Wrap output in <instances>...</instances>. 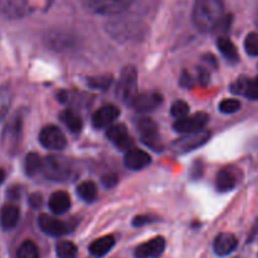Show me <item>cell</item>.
<instances>
[{
    "label": "cell",
    "mask_w": 258,
    "mask_h": 258,
    "mask_svg": "<svg viewBox=\"0 0 258 258\" xmlns=\"http://www.w3.org/2000/svg\"><path fill=\"white\" fill-rule=\"evenodd\" d=\"M42 165H43V160L40 159V156L38 155V154L30 153L25 156L24 169H25V173H27L29 176H33L37 173H40V170H42Z\"/></svg>",
    "instance_id": "obj_23"
},
{
    "label": "cell",
    "mask_w": 258,
    "mask_h": 258,
    "mask_svg": "<svg viewBox=\"0 0 258 258\" xmlns=\"http://www.w3.org/2000/svg\"><path fill=\"white\" fill-rule=\"evenodd\" d=\"M209 121V116L204 112H197L191 116H185V117L178 118L174 122V131L179 134H188L194 133V131L203 130Z\"/></svg>",
    "instance_id": "obj_8"
},
{
    "label": "cell",
    "mask_w": 258,
    "mask_h": 258,
    "mask_svg": "<svg viewBox=\"0 0 258 258\" xmlns=\"http://www.w3.org/2000/svg\"><path fill=\"white\" fill-rule=\"evenodd\" d=\"M239 108H241V102L238 100H234V98H226L219 103V111L227 113V115L237 112Z\"/></svg>",
    "instance_id": "obj_30"
},
{
    "label": "cell",
    "mask_w": 258,
    "mask_h": 258,
    "mask_svg": "<svg viewBox=\"0 0 258 258\" xmlns=\"http://www.w3.org/2000/svg\"><path fill=\"white\" fill-rule=\"evenodd\" d=\"M165 247L164 237H155L135 249V258H159L165 251Z\"/></svg>",
    "instance_id": "obj_12"
},
{
    "label": "cell",
    "mask_w": 258,
    "mask_h": 258,
    "mask_svg": "<svg viewBox=\"0 0 258 258\" xmlns=\"http://www.w3.org/2000/svg\"><path fill=\"white\" fill-rule=\"evenodd\" d=\"M87 85L93 90H106L111 85V77H93L87 81Z\"/></svg>",
    "instance_id": "obj_31"
},
{
    "label": "cell",
    "mask_w": 258,
    "mask_h": 258,
    "mask_svg": "<svg viewBox=\"0 0 258 258\" xmlns=\"http://www.w3.org/2000/svg\"><path fill=\"white\" fill-rule=\"evenodd\" d=\"M60 120H62V122L64 123L66 127H67L71 133L77 134L82 130V126H83L82 118H81V116L78 115L76 111L73 110L63 111V112L60 113Z\"/></svg>",
    "instance_id": "obj_20"
},
{
    "label": "cell",
    "mask_w": 258,
    "mask_h": 258,
    "mask_svg": "<svg viewBox=\"0 0 258 258\" xmlns=\"http://www.w3.org/2000/svg\"><path fill=\"white\" fill-rule=\"evenodd\" d=\"M247 83H248V78L247 77H239L236 82H233L231 85V91L236 95H244V91H246Z\"/></svg>",
    "instance_id": "obj_33"
},
{
    "label": "cell",
    "mask_w": 258,
    "mask_h": 258,
    "mask_svg": "<svg viewBox=\"0 0 258 258\" xmlns=\"http://www.w3.org/2000/svg\"><path fill=\"white\" fill-rule=\"evenodd\" d=\"M244 49L251 57H258V33H249L244 39Z\"/></svg>",
    "instance_id": "obj_27"
},
{
    "label": "cell",
    "mask_w": 258,
    "mask_h": 258,
    "mask_svg": "<svg viewBox=\"0 0 258 258\" xmlns=\"http://www.w3.org/2000/svg\"><path fill=\"white\" fill-rule=\"evenodd\" d=\"M256 23H257V27H258V15H257V20H256Z\"/></svg>",
    "instance_id": "obj_41"
},
{
    "label": "cell",
    "mask_w": 258,
    "mask_h": 258,
    "mask_svg": "<svg viewBox=\"0 0 258 258\" xmlns=\"http://www.w3.org/2000/svg\"><path fill=\"white\" fill-rule=\"evenodd\" d=\"M217 47H218L219 52L228 60H231V62L238 60V50H237L236 45L233 44V42L229 38L219 37L217 39Z\"/></svg>",
    "instance_id": "obj_21"
},
{
    "label": "cell",
    "mask_w": 258,
    "mask_h": 258,
    "mask_svg": "<svg viewBox=\"0 0 258 258\" xmlns=\"http://www.w3.org/2000/svg\"><path fill=\"white\" fill-rule=\"evenodd\" d=\"M77 194L85 202H93L97 197V186L93 181H83L77 186Z\"/></svg>",
    "instance_id": "obj_22"
},
{
    "label": "cell",
    "mask_w": 258,
    "mask_h": 258,
    "mask_svg": "<svg viewBox=\"0 0 258 258\" xmlns=\"http://www.w3.org/2000/svg\"><path fill=\"white\" fill-rule=\"evenodd\" d=\"M106 136L118 149H122V150H130V149H133L134 140L128 135L126 126L122 125V123L110 125V127L106 131Z\"/></svg>",
    "instance_id": "obj_11"
},
{
    "label": "cell",
    "mask_w": 258,
    "mask_h": 258,
    "mask_svg": "<svg viewBox=\"0 0 258 258\" xmlns=\"http://www.w3.org/2000/svg\"><path fill=\"white\" fill-rule=\"evenodd\" d=\"M244 96L249 100H258V76L253 80H248L246 91H244Z\"/></svg>",
    "instance_id": "obj_32"
},
{
    "label": "cell",
    "mask_w": 258,
    "mask_h": 258,
    "mask_svg": "<svg viewBox=\"0 0 258 258\" xmlns=\"http://www.w3.org/2000/svg\"><path fill=\"white\" fill-rule=\"evenodd\" d=\"M238 246V239L232 233H221L216 237L213 242V249L217 256L226 257L236 251Z\"/></svg>",
    "instance_id": "obj_15"
},
{
    "label": "cell",
    "mask_w": 258,
    "mask_h": 258,
    "mask_svg": "<svg viewBox=\"0 0 258 258\" xmlns=\"http://www.w3.org/2000/svg\"><path fill=\"white\" fill-rule=\"evenodd\" d=\"M241 173L237 168H224L217 174L216 178V188L219 191L224 193V191H229L234 189L241 180Z\"/></svg>",
    "instance_id": "obj_13"
},
{
    "label": "cell",
    "mask_w": 258,
    "mask_h": 258,
    "mask_svg": "<svg viewBox=\"0 0 258 258\" xmlns=\"http://www.w3.org/2000/svg\"><path fill=\"white\" fill-rule=\"evenodd\" d=\"M42 196L40 194H33L29 198V204L33 207V208H39L42 206Z\"/></svg>",
    "instance_id": "obj_38"
},
{
    "label": "cell",
    "mask_w": 258,
    "mask_h": 258,
    "mask_svg": "<svg viewBox=\"0 0 258 258\" xmlns=\"http://www.w3.org/2000/svg\"><path fill=\"white\" fill-rule=\"evenodd\" d=\"M91 12L101 15H113L125 12L133 0H82Z\"/></svg>",
    "instance_id": "obj_5"
},
{
    "label": "cell",
    "mask_w": 258,
    "mask_h": 258,
    "mask_svg": "<svg viewBox=\"0 0 258 258\" xmlns=\"http://www.w3.org/2000/svg\"><path fill=\"white\" fill-rule=\"evenodd\" d=\"M4 179H5V173L2 170V169H0V184L4 181Z\"/></svg>",
    "instance_id": "obj_40"
},
{
    "label": "cell",
    "mask_w": 258,
    "mask_h": 258,
    "mask_svg": "<svg viewBox=\"0 0 258 258\" xmlns=\"http://www.w3.org/2000/svg\"><path fill=\"white\" fill-rule=\"evenodd\" d=\"M257 233H258V222H257L256 227H254V228H253V231H252L251 236H249V238H248V242H251L252 239H253L254 237H256V234H257Z\"/></svg>",
    "instance_id": "obj_39"
},
{
    "label": "cell",
    "mask_w": 258,
    "mask_h": 258,
    "mask_svg": "<svg viewBox=\"0 0 258 258\" xmlns=\"http://www.w3.org/2000/svg\"><path fill=\"white\" fill-rule=\"evenodd\" d=\"M22 128H23V118L20 115H15L9 122L5 125L4 131L2 135L3 148L8 153H14L19 146L20 139H22Z\"/></svg>",
    "instance_id": "obj_6"
},
{
    "label": "cell",
    "mask_w": 258,
    "mask_h": 258,
    "mask_svg": "<svg viewBox=\"0 0 258 258\" xmlns=\"http://www.w3.org/2000/svg\"><path fill=\"white\" fill-rule=\"evenodd\" d=\"M117 181L118 178L115 174H107V175H105L102 178V183L106 188H112V186H115L117 184Z\"/></svg>",
    "instance_id": "obj_36"
},
{
    "label": "cell",
    "mask_w": 258,
    "mask_h": 258,
    "mask_svg": "<svg viewBox=\"0 0 258 258\" xmlns=\"http://www.w3.org/2000/svg\"><path fill=\"white\" fill-rule=\"evenodd\" d=\"M10 103H12V95L8 90L3 88L0 90V122L5 118L8 115V111L10 108Z\"/></svg>",
    "instance_id": "obj_28"
},
{
    "label": "cell",
    "mask_w": 258,
    "mask_h": 258,
    "mask_svg": "<svg viewBox=\"0 0 258 258\" xmlns=\"http://www.w3.org/2000/svg\"><path fill=\"white\" fill-rule=\"evenodd\" d=\"M116 95L126 105H130L133 98L138 95V72L134 66H127L118 78Z\"/></svg>",
    "instance_id": "obj_3"
},
{
    "label": "cell",
    "mask_w": 258,
    "mask_h": 258,
    "mask_svg": "<svg viewBox=\"0 0 258 258\" xmlns=\"http://www.w3.org/2000/svg\"><path fill=\"white\" fill-rule=\"evenodd\" d=\"M115 243L116 241L112 236L101 237V238L96 239V241H93L92 243L90 244L88 251H90V253L92 254L93 257L100 258L106 256V254L115 247Z\"/></svg>",
    "instance_id": "obj_18"
},
{
    "label": "cell",
    "mask_w": 258,
    "mask_h": 258,
    "mask_svg": "<svg viewBox=\"0 0 258 258\" xmlns=\"http://www.w3.org/2000/svg\"><path fill=\"white\" fill-rule=\"evenodd\" d=\"M136 127H138L139 133H140V136L158 133L156 123L151 118L148 117H140L139 120H136Z\"/></svg>",
    "instance_id": "obj_26"
},
{
    "label": "cell",
    "mask_w": 258,
    "mask_h": 258,
    "mask_svg": "<svg viewBox=\"0 0 258 258\" xmlns=\"http://www.w3.org/2000/svg\"><path fill=\"white\" fill-rule=\"evenodd\" d=\"M17 258H39V249L30 239L23 242L17 251Z\"/></svg>",
    "instance_id": "obj_25"
},
{
    "label": "cell",
    "mask_w": 258,
    "mask_h": 258,
    "mask_svg": "<svg viewBox=\"0 0 258 258\" xmlns=\"http://www.w3.org/2000/svg\"><path fill=\"white\" fill-rule=\"evenodd\" d=\"M120 116V110L115 105H105L98 108L92 116V125L95 128L108 127Z\"/></svg>",
    "instance_id": "obj_14"
},
{
    "label": "cell",
    "mask_w": 258,
    "mask_h": 258,
    "mask_svg": "<svg viewBox=\"0 0 258 258\" xmlns=\"http://www.w3.org/2000/svg\"><path fill=\"white\" fill-rule=\"evenodd\" d=\"M211 139V133L206 128L199 131H194V133L184 134L179 139H176L173 144H171V150L178 155H183V154H188L190 151L197 150L198 148L203 146L204 144L208 143Z\"/></svg>",
    "instance_id": "obj_4"
},
{
    "label": "cell",
    "mask_w": 258,
    "mask_h": 258,
    "mask_svg": "<svg viewBox=\"0 0 258 258\" xmlns=\"http://www.w3.org/2000/svg\"><path fill=\"white\" fill-rule=\"evenodd\" d=\"M49 208L53 213L63 214L70 211L71 198L66 191H55L49 198Z\"/></svg>",
    "instance_id": "obj_19"
},
{
    "label": "cell",
    "mask_w": 258,
    "mask_h": 258,
    "mask_svg": "<svg viewBox=\"0 0 258 258\" xmlns=\"http://www.w3.org/2000/svg\"><path fill=\"white\" fill-rule=\"evenodd\" d=\"M38 226L43 233L50 237H62L70 232V226L66 222L48 214H40L38 218Z\"/></svg>",
    "instance_id": "obj_10"
},
{
    "label": "cell",
    "mask_w": 258,
    "mask_h": 258,
    "mask_svg": "<svg viewBox=\"0 0 258 258\" xmlns=\"http://www.w3.org/2000/svg\"><path fill=\"white\" fill-rule=\"evenodd\" d=\"M39 143L42 144L43 148L53 151L62 150L67 145L64 134L59 127L54 125L45 126L44 128H42L39 134Z\"/></svg>",
    "instance_id": "obj_7"
},
{
    "label": "cell",
    "mask_w": 258,
    "mask_h": 258,
    "mask_svg": "<svg viewBox=\"0 0 258 258\" xmlns=\"http://www.w3.org/2000/svg\"><path fill=\"white\" fill-rule=\"evenodd\" d=\"M161 103H163L161 95L156 92H145L138 93L128 106H131L136 112L146 113L158 108Z\"/></svg>",
    "instance_id": "obj_9"
},
{
    "label": "cell",
    "mask_w": 258,
    "mask_h": 258,
    "mask_svg": "<svg viewBox=\"0 0 258 258\" xmlns=\"http://www.w3.org/2000/svg\"><path fill=\"white\" fill-rule=\"evenodd\" d=\"M170 112L176 120L181 117H185V116H188L189 113V105L185 102V101H181V100L175 101V102L171 105Z\"/></svg>",
    "instance_id": "obj_29"
},
{
    "label": "cell",
    "mask_w": 258,
    "mask_h": 258,
    "mask_svg": "<svg viewBox=\"0 0 258 258\" xmlns=\"http://www.w3.org/2000/svg\"><path fill=\"white\" fill-rule=\"evenodd\" d=\"M180 86L184 88H191L194 86V78L189 75V72L183 71L180 76Z\"/></svg>",
    "instance_id": "obj_35"
},
{
    "label": "cell",
    "mask_w": 258,
    "mask_h": 258,
    "mask_svg": "<svg viewBox=\"0 0 258 258\" xmlns=\"http://www.w3.org/2000/svg\"><path fill=\"white\" fill-rule=\"evenodd\" d=\"M78 253V248L73 242L60 241L55 246V254L58 258H76Z\"/></svg>",
    "instance_id": "obj_24"
},
{
    "label": "cell",
    "mask_w": 258,
    "mask_h": 258,
    "mask_svg": "<svg viewBox=\"0 0 258 258\" xmlns=\"http://www.w3.org/2000/svg\"><path fill=\"white\" fill-rule=\"evenodd\" d=\"M155 221H158L155 217H151V216H148V214H146V216L135 217L133 221V224H134V227H143V226H145V224H149V223H151V222H155Z\"/></svg>",
    "instance_id": "obj_34"
},
{
    "label": "cell",
    "mask_w": 258,
    "mask_h": 258,
    "mask_svg": "<svg viewBox=\"0 0 258 258\" xmlns=\"http://www.w3.org/2000/svg\"><path fill=\"white\" fill-rule=\"evenodd\" d=\"M224 17L222 0H198L193 10V24L199 32L214 30Z\"/></svg>",
    "instance_id": "obj_1"
},
{
    "label": "cell",
    "mask_w": 258,
    "mask_h": 258,
    "mask_svg": "<svg viewBox=\"0 0 258 258\" xmlns=\"http://www.w3.org/2000/svg\"><path fill=\"white\" fill-rule=\"evenodd\" d=\"M40 173L45 178L54 181H67L70 180L73 174L72 161L68 160L64 156L50 155L43 160L42 170Z\"/></svg>",
    "instance_id": "obj_2"
},
{
    "label": "cell",
    "mask_w": 258,
    "mask_h": 258,
    "mask_svg": "<svg viewBox=\"0 0 258 258\" xmlns=\"http://www.w3.org/2000/svg\"><path fill=\"white\" fill-rule=\"evenodd\" d=\"M20 212L19 208L14 204H8L4 206L2 209V213H0V226L5 231H9L13 229L18 224L19 221Z\"/></svg>",
    "instance_id": "obj_17"
},
{
    "label": "cell",
    "mask_w": 258,
    "mask_h": 258,
    "mask_svg": "<svg viewBox=\"0 0 258 258\" xmlns=\"http://www.w3.org/2000/svg\"><path fill=\"white\" fill-rule=\"evenodd\" d=\"M151 163V158L146 151L140 149H130L123 158V164L130 170H141Z\"/></svg>",
    "instance_id": "obj_16"
},
{
    "label": "cell",
    "mask_w": 258,
    "mask_h": 258,
    "mask_svg": "<svg viewBox=\"0 0 258 258\" xmlns=\"http://www.w3.org/2000/svg\"><path fill=\"white\" fill-rule=\"evenodd\" d=\"M198 80L199 83L203 86H206L207 83L209 82V72L206 70V68H199L198 70Z\"/></svg>",
    "instance_id": "obj_37"
}]
</instances>
